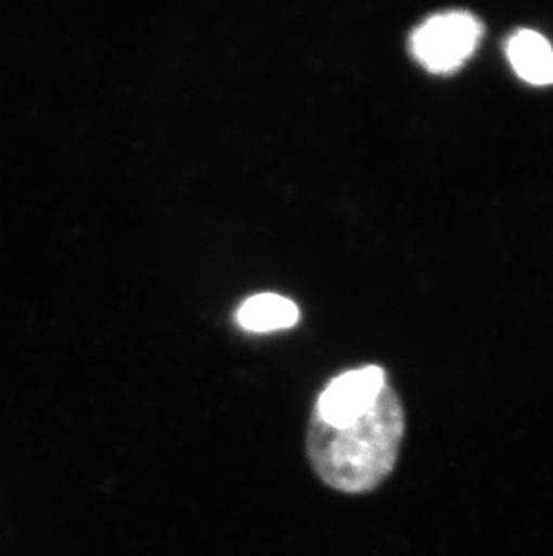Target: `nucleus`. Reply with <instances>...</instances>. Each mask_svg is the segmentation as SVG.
Returning a JSON list of instances; mask_svg holds the SVG:
<instances>
[{
    "instance_id": "obj_5",
    "label": "nucleus",
    "mask_w": 553,
    "mask_h": 556,
    "mask_svg": "<svg viewBox=\"0 0 553 556\" xmlns=\"http://www.w3.org/2000/svg\"><path fill=\"white\" fill-rule=\"evenodd\" d=\"M297 305L276 294L254 295L237 309V323L241 328L256 333L292 328L298 320Z\"/></svg>"
},
{
    "instance_id": "obj_1",
    "label": "nucleus",
    "mask_w": 553,
    "mask_h": 556,
    "mask_svg": "<svg viewBox=\"0 0 553 556\" xmlns=\"http://www.w3.org/2000/svg\"><path fill=\"white\" fill-rule=\"evenodd\" d=\"M404 427L401 400L387 383L374 404L355 418L325 424L311 416L306 440L309 463L330 489L369 494L394 472Z\"/></svg>"
},
{
    "instance_id": "obj_3",
    "label": "nucleus",
    "mask_w": 553,
    "mask_h": 556,
    "mask_svg": "<svg viewBox=\"0 0 553 556\" xmlns=\"http://www.w3.org/2000/svg\"><path fill=\"white\" fill-rule=\"evenodd\" d=\"M387 377L380 366H365L342 372L333 378L314 404L313 418L325 424H339L369 409L377 394L387 386Z\"/></svg>"
},
{
    "instance_id": "obj_4",
    "label": "nucleus",
    "mask_w": 553,
    "mask_h": 556,
    "mask_svg": "<svg viewBox=\"0 0 553 556\" xmlns=\"http://www.w3.org/2000/svg\"><path fill=\"white\" fill-rule=\"evenodd\" d=\"M509 59L514 71L528 84H553V49L539 33L528 29L516 33L509 42Z\"/></svg>"
},
{
    "instance_id": "obj_2",
    "label": "nucleus",
    "mask_w": 553,
    "mask_h": 556,
    "mask_svg": "<svg viewBox=\"0 0 553 556\" xmlns=\"http://www.w3.org/2000/svg\"><path fill=\"white\" fill-rule=\"evenodd\" d=\"M480 35V22L470 13L437 15L413 33V54L429 71L449 73L470 59Z\"/></svg>"
}]
</instances>
